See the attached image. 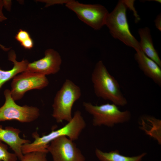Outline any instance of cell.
<instances>
[{
  "label": "cell",
  "instance_id": "cell-1",
  "mask_svg": "<svg viewBox=\"0 0 161 161\" xmlns=\"http://www.w3.org/2000/svg\"><path fill=\"white\" fill-rule=\"evenodd\" d=\"M86 126V122L80 111H76L73 116L67 124L61 128L52 131L47 135L40 137L37 131L32 133L34 139L32 143H27L22 146L24 154L34 151L48 152L47 148L50 143L55 139L61 136H66L74 141L77 140Z\"/></svg>",
  "mask_w": 161,
  "mask_h": 161
},
{
  "label": "cell",
  "instance_id": "cell-2",
  "mask_svg": "<svg viewBox=\"0 0 161 161\" xmlns=\"http://www.w3.org/2000/svg\"><path fill=\"white\" fill-rule=\"evenodd\" d=\"M95 95L104 100L112 102L117 106H123L128 103L115 78L109 73L101 61L95 64L91 75Z\"/></svg>",
  "mask_w": 161,
  "mask_h": 161
},
{
  "label": "cell",
  "instance_id": "cell-3",
  "mask_svg": "<svg viewBox=\"0 0 161 161\" xmlns=\"http://www.w3.org/2000/svg\"><path fill=\"white\" fill-rule=\"evenodd\" d=\"M127 6L124 0H120L107 17L105 25L114 38L138 52L141 51L139 42L131 34L126 16Z\"/></svg>",
  "mask_w": 161,
  "mask_h": 161
},
{
  "label": "cell",
  "instance_id": "cell-4",
  "mask_svg": "<svg viewBox=\"0 0 161 161\" xmlns=\"http://www.w3.org/2000/svg\"><path fill=\"white\" fill-rule=\"evenodd\" d=\"M81 95V90L78 86L69 79L65 80L56 93L52 105V116L56 122H68L71 120L72 106Z\"/></svg>",
  "mask_w": 161,
  "mask_h": 161
},
{
  "label": "cell",
  "instance_id": "cell-5",
  "mask_svg": "<svg viewBox=\"0 0 161 161\" xmlns=\"http://www.w3.org/2000/svg\"><path fill=\"white\" fill-rule=\"evenodd\" d=\"M83 104L85 110L92 116V124L95 126L112 127L116 124L128 122L131 117L129 111H121L113 103L98 106L84 102Z\"/></svg>",
  "mask_w": 161,
  "mask_h": 161
},
{
  "label": "cell",
  "instance_id": "cell-6",
  "mask_svg": "<svg viewBox=\"0 0 161 161\" xmlns=\"http://www.w3.org/2000/svg\"><path fill=\"white\" fill-rule=\"evenodd\" d=\"M65 4L80 20L95 30H100L105 25L109 13L103 6L83 4L73 0H67Z\"/></svg>",
  "mask_w": 161,
  "mask_h": 161
},
{
  "label": "cell",
  "instance_id": "cell-7",
  "mask_svg": "<svg viewBox=\"0 0 161 161\" xmlns=\"http://www.w3.org/2000/svg\"><path fill=\"white\" fill-rule=\"evenodd\" d=\"M5 101L0 107V122L16 120L21 123H29L36 120L40 115L37 107L16 104L11 97L10 90L5 89L4 92Z\"/></svg>",
  "mask_w": 161,
  "mask_h": 161
},
{
  "label": "cell",
  "instance_id": "cell-8",
  "mask_svg": "<svg viewBox=\"0 0 161 161\" xmlns=\"http://www.w3.org/2000/svg\"><path fill=\"white\" fill-rule=\"evenodd\" d=\"M46 76L25 71L13 78L11 83L10 94L15 101L21 99L28 91L41 89L49 84Z\"/></svg>",
  "mask_w": 161,
  "mask_h": 161
},
{
  "label": "cell",
  "instance_id": "cell-9",
  "mask_svg": "<svg viewBox=\"0 0 161 161\" xmlns=\"http://www.w3.org/2000/svg\"><path fill=\"white\" fill-rule=\"evenodd\" d=\"M47 150L53 161H86L85 157L73 141L66 136L52 140Z\"/></svg>",
  "mask_w": 161,
  "mask_h": 161
},
{
  "label": "cell",
  "instance_id": "cell-10",
  "mask_svg": "<svg viewBox=\"0 0 161 161\" xmlns=\"http://www.w3.org/2000/svg\"><path fill=\"white\" fill-rule=\"evenodd\" d=\"M62 62L61 56L57 51L48 49L45 51L44 57L29 63L26 71L46 76L54 74L60 70Z\"/></svg>",
  "mask_w": 161,
  "mask_h": 161
},
{
  "label": "cell",
  "instance_id": "cell-11",
  "mask_svg": "<svg viewBox=\"0 0 161 161\" xmlns=\"http://www.w3.org/2000/svg\"><path fill=\"white\" fill-rule=\"evenodd\" d=\"M21 132L18 129L10 126L4 129L0 125V140L8 145L20 160L24 155L22 151L23 145L31 142L29 140L20 137Z\"/></svg>",
  "mask_w": 161,
  "mask_h": 161
},
{
  "label": "cell",
  "instance_id": "cell-12",
  "mask_svg": "<svg viewBox=\"0 0 161 161\" xmlns=\"http://www.w3.org/2000/svg\"><path fill=\"white\" fill-rule=\"evenodd\" d=\"M134 58L140 69L145 75L151 78L155 83L160 87L161 67L141 51L136 52Z\"/></svg>",
  "mask_w": 161,
  "mask_h": 161
},
{
  "label": "cell",
  "instance_id": "cell-13",
  "mask_svg": "<svg viewBox=\"0 0 161 161\" xmlns=\"http://www.w3.org/2000/svg\"><path fill=\"white\" fill-rule=\"evenodd\" d=\"M138 32L140 38L139 42L141 51L161 67V60L154 47L150 29L147 27L140 28Z\"/></svg>",
  "mask_w": 161,
  "mask_h": 161
},
{
  "label": "cell",
  "instance_id": "cell-14",
  "mask_svg": "<svg viewBox=\"0 0 161 161\" xmlns=\"http://www.w3.org/2000/svg\"><path fill=\"white\" fill-rule=\"evenodd\" d=\"M16 56L13 50L10 51L8 54V60L13 63L14 65L10 70L4 71L0 69V89L3 85L10 79L14 78L18 74L22 72L27 70L29 63L27 60H23L18 61Z\"/></svg>",
  "mask_w": 161,
  "mask_h": 161
},
{
  "label": "cell",
  "instance_id": "cell-15",
  "mask_svg": "<svg viewBox=\"0 0 161 161\" xmlns=\"http://www.w3.org/2000/svg\"><path fill=\"white\" fill-rule=\"evenodd\" d=\"M140 121L141 129L161 145V120L152 116L144 115L141 117Z\"/></svg>",
  "mask_w": 161,
  "mask_h": 161
},
{
  "label": "cell",
  "instance_id": "cell-16",
  "mask_svg": "<svg viewBox=\"0 0 161 161\" xmlns=\"http://www.w3.org/2000/svg\"><path fill=\"white\" fill-rule=\"evenodd\" d=\"M95 153L100 161H142L147 154L143 152L137 156L129 157L121 154L117 150L106 152L97 148L96 149Z\"/></svg>",
  "mask_w": 161,
  "mask_h": 161
},
{
  "label": "cell",
  "instance_id": "cell-17",
  "mask_svg": "<svg viewBox=\"0 0 161 161\" xmlns=\"http://www.w3.org/2000/svg\"><path fill=\"white\" fill-rule=\"evenodd\" d=\"M48 152L44 151H34L23 155L21 161H47Z\"/></svg>",
  "mask_w": 161,
  "mask_h": 161
},
{
  "label": "cell",
  "instance_id": "cell-18",
  "mask_svg": "<svg viewBox=\"0 0 161 161\" xmlns=\"http://www.w3.org/2000/svg\"><path fill=\"white\" fill-rule=\"evenodd\" d=\"M7 145L0 140V161H17V157L8 151Z\"/></svg>",
  "mask_w": 161,
  "mask_h": 161
},
{
  "label": "cell",
  "instance_id": "cell-19",
  "mask_svg": "<svg viewBox=\"0 0 161 161\" xmlns=\"http://www.w3.org/2000/svg\"><path fill=\"white\" fill-rule=\"evenodd\" d=\"M15 38L21 45L27 42L31 38L28 32L22 29H20L16 34Z\"/></svg>",
  "mask_w": 161,
  "mask_h": 161
},
{
  "label": "cell",
  "instance_id": "cell-20",
  "mask_svg": "<svg viewBox=\"0 0 161 161\" xmlns=\"http://www.w3.org/2000/svg\"><path fill=\"white\" fill-rule=\"evenodd\" d=\"M125 3L126 4L128 8H129L132 10L134 13V15L136 18L138 20L139 18L138 16L137 15V12L135 10V8L134 7V0H124Z\"/></svg>",
  "mask_w": 161,
  "mask_h": 161
},
{
  "label": "cell",
  "instance_id": "cell-21",
  "mask_svg": "<svg viewBox=\"0 0 161 161\" xmlns=\"http://www.w3.org/2000/svg\"><path fill=\"white\" fill-rule=\"evenodd\" d=\"M155 26L158 30L161 31V14L160 13L154 20Z\"/></svg>",
  "mask_w": 161,
  "mask_h": 161
},
{
  "label": "cell",
  "instance_id": "cell-22",
  "mask_svg": "<svg viewBox=\"0 0 161 161\" xmlns=\"http://www.w3.org/2000/svg\"><path fill=\"white\" fill-rule=\"evenodd\" d=\"M4 6L3 0H0V22H2L7 19V17L4 16L2 11Z\"/></svg>",
  "mask_w": 161,
  "mask_h": 161
},
{
  "label": "cell",
  "instance_id": "cell-23",
  "mask_svg": "<svg viewBox=\"0 0 161 161\" xmlns=\"http://www.w3.org/2000/svg\"><path fill=\"white\" fill-rule=\"evenodd\" d=\"M4 7L8 11H10L11 9V1L10 0H3Z\"/></svg>",
  "mask_w": 161,
  "mask_h": 161
}]
</instances>
